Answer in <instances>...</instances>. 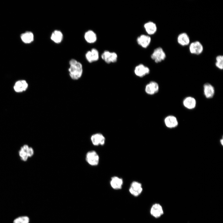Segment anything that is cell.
<instances>
[{"label":"cell","mask_w":223,"mask_h":223,"mask_svg":"<svg viewBox=\"0 0 223 223\" xmlns=\"http://www.w3.org/2000/svg\"><path fill=\"white\" fill-rule=\"evenodd\" d=\"M183 104L186 108L192 109L195 108L196 105V101L193 97L189 96L185 98L183 100Z\"/></svg>","instance_id":"cell-15"},{"label":"cell","mask_w":223,"mask_h":223,"mask_svg":"<svg viewBox=\"0 0 223 223\" xmlns=\"http://www.w3.org/2000/svg\"><path fill=\"white\" fill-rule=\"evenodd\" d=\"M63 38L62 32L59 30H55L52 33L50 36L51 40L56 43H59L62 41Z\"/></svg>","instance_id":"cell-21"},{"label":"cell","mask_w":223,"mask_h":223,"mask_svg":"<svg viewBox=\"0 0 223 223\" xmlns=\"http://www.w3.org/2000/svg\"><path fill=\"white\" fill-rule=\"evenodd\" d=\"M221 144L223 145V140H221Z\"/></svg>","instance_id":"cell-26"},{"label":"cell","mask_w":223,"mask_h":223,"mask_svg":"<svg viewBox=\"0 0 223 223\" xmlns=\"http://www.w3.org/2000/svg\"><path fill=\"white\" fill-rule=\"evenodd\" d=\"M215 89L210 84L206 83L203 85V93L206 98H212L215 94Z\"/></svg>","instance_id":"cell-13"},{"label":"cell","mask_w":223,"mask_h":223,"mask_svg":"<svg viewBox=\"0 0 223 223\" xmlns=\"http://www.w3.org/2000/svg\"><path fill=\"white\" fill-rule=\"evenodd\" d=\"M91 141L92 144L95 146L103 145L105 142V138L101 133H94L91 137Z\"/></svg>","instance_id":"cell-6"},{"label":"cell","mask_w":223,"mask_h":223,"mask_svg":"<svg viewBox=\"0 0 223 223\" xmlns=\"http://www.w3.org/2000/svg\"><path fill=\"white\" fill-rule=\"evenodd\" d=\"M151 58L156 63H159L165 59L166 55L163 49L158 47L154 50L151 55Z\"/></svg>","instance_id":"cell-3"},{"label":"cell","mask_w":223,"mask_h":223,"mask_svg":"<svg viewBox=\"0 0 223 223\" xmlns=\"http://www.w3.org/2000/svg\"><path fill=\"white\" fill-rule=\"evenodd\" d=\"M101 57L106 63L109 64L116 62L118 56L116 53L115 52L105 50L101 55Z\"/></svg>","instance_id":"cell-4"},{"label":"cell","mask_w":223,"mask_h":223,"mask_svg":"<svg viewBox=\"0 0 223 223\" xmlns=\"http://www.w3.org/2000/svg\"><path fill=\"white\" fill-rule=\"evenodd\" d=\"M159 89V85L156 82L151 81L146 85L145 90L147 94L152 95L157 93Z\"/></svg>","instance_id":"cell-9"},{"label":"cell","mask_w":223,"mask_h":223,"mask_svg":"<svg viewBox=\"0 0 223 223\" xmlns=\"http://www.w3.org/2000/svg\"><path fill=\"white\" fill-rule=\"evenodd\" d=\"M216 67L222 70L223 68V56L219 55L216 57L215 63Z\"/></svg>","instance_id":"cell-25"},{"label":"cell","mask_w":223,"mask_h":223,"mask_svg":"<svg viewBox=\"0 0 223 223\" xmlns=\"http://www.w3.org/2000/svg\"><path fill=\"white\" fill-rule=\"evenodd\" d=\"M28 86V84L25 81H20L15 83L14 86V89L16 92H22L26 89Z\"/></svg>","instance_id":"cell-22"},{"label":"cell","mask_w":223,"mask_h":223,"mask_svg":"<svg viewBox=\"0 0 223 223\" xmlns=\"http://www.w3.org/2000/svg\"><path fill=\"white\" fill-rule=\"evenodd\" d=\"M84 38L85 41L90 43H94L97 40V36L95 33L92 30L86 31L84 35Z\"/></svg>","instance_id":"cell-20"},{"label":"cell","mask_w":223,"mask_h":223,"mask_svg":"<svg viewBox=\"0 0 223 223\" xmlns=\"http://www.w3.org/2000/svg\"><path fill=\"white\" fill-rule=\"evenodd\" d=\"M29 146L27 144L22 146L19 151V155L21 160L23 161H27L29 158L28 151Z\"/></svg>","instance_id":"cell-18"},{"label":"cell","mask_w":223,"mask_h":223,"mask_svg":"<svg viewBox=\"0 0 223 223\" xmlns=\"http://www.w3.org/2000/svg\"><path fill=\"white\" fill-rule=\"evenodd\" d=\"M164 122L166 126L169 128L175 127L178 124L176 117L173 115L166 116L164 119Z\"/></svg>","instance_id":"cell-16"},{"label":"cell","mask_w":223,"mask_h":223,"mask_svg":"<svg viewBox=\"0 0 223 223\" xmlns=\"http://www.w3.org/2000/svg\"><path fill=\"white\" fill-rule=\"evenodd\" d=\"M144 26L146 31L148 35H153L156 32L157 26L153 22H147L144 24Z\"/></svg>","instance_id":"cell-17"},{"label":"cell","mask_w":223,"mask_h":223,"mask_svg":"<svg viewBox=\"0 0 223 223\" xmlns=\"http://www.w3.org/2000/svg\"><path fill=\"white\" fill-rule=\"evenodd\" d=\"M123 183V179L117 176H113L112 177L110 181L111 186L113 189L116 190L121 189Z\"/></svg>","instance_id":"cell-12"},{"label":"cell","mask_w":223,"mask_h":223,"mask_svg":"<svg viewBox=\"0 0 223 223\" xmlns=\"http://www.w3.org/2000/svg\"><path fill=\"white\" fill-rule=\"evenodd\" d=\"M87 61L90 63L97 61L99 59V55L98 50L95 48H93L88 51L85 55Z\"/></svg>","instance_id":"cell-10"},{"label":"cell","mask_w":223,"mask_h":223,"mask_svg":"<svg viewBox=\"0 0 223 223\" xmlns=\"http://www.w3.org/2000/svg\"><path fill=\"white\" fill-rule=\"evenodd\" d=\"M177 41L180 45L185 46L189 44L190 39L188 35L185 33L179 34L177 37Z\"/></svg>","instance_id":"cell-19"},{"label":"cell","mask_w":223,"mask_h":223,"mask_svg":"<svg viewBox=\"0 0 223 223\" xmlns=\"http://www.w3.org/2000/svg\"><path fill=\"white\" fill-rule=\"evenodd\" d=\"M151 39L150 36L144 34L141 35L137 39L138 44L143 48H146L151 42Z\"/></svg>","instance_id":"cell-11"},{"label":"cell","mask_w":223,"mask_h":223,"mask_svg":"<svg viewBox=\"0 0 223 223\" xmlns=\"http://www.w3.org/2000/svg\"><path fill=\"white\" fill-rule=\"evenodd\" d=\"M29 217L27 216H19L13 220L12 223H29Z\"/></svg>","instance_id":"cell-24"},{"label":"cell","mask_w":223,"mask_h":223,"mask_svg":"<svg viewBox=\"0 0 223 223\" xmlns=\"http://www.w3.org/2000/svg\"><path fill=\"white\" fill-rule=\"evenodd\" d=\"M150 213L151 215L155 218L159 217L163 214L161 206L158 203L153 204L151 207Z\"/></svg>","instance_id":"cell-14"},{"label":"cell","mask_w":223,"mask_h":223,"mask_svg":"<svg viewBox=\"0 0 223 223\" xmlns=\"http://www.w3.org/2000/svg\"><path fill=\"white\" fill-rule=\"evenodd\" d=\"M21 38L24 42L29 43L33 41L34 36L32 32H27L22 34L21 36Z\"/></svg>","instance_id":"cell-23"},{"label":"cell","mask_w":223,"mask_h":223,"mask_svg":"<svg viewBox=\"0 0 223 223\" xmlns=\"http://www.w3.org/2000/svg\"><path fill=\"white\" fill-rule=\"evenodd\" d=\"M150 72L149 68L142 64L137 65L134 70V72L135 75L141 77H144L149 74Z\"/></svg>","instance_id":"cell-8"},{"label":"cell","mask_w":223,"mask_h":223,"mask_svg":"<svg viewBox=\"0 0 223 223\" xmlns=\"http://www.w3.org/2000/svg\"><path fill=\"white\" fill-rule=\"evenodd\" d=\"M129 190L133 195L136 197L138 196L142 191V184L138 182L133 181L131 183Z\"/></svg>","instance_id":"cell-5"},{"label":"cell","mask_w":223,"mask_h":223,"mask_svg":"<svg viewBox=\"0 0 223 223\" xmlns=\"http://www.w3.org/2000/svg\"><path fill=\"white\" fill-rule=\"evenodd\" d=\"M189 49L192 54L199 55L203 52V48L202 44L199 41H196L191 43Z\"/></svg>","instance_id":"cell-7"},{"label":"cell","mask_w":223,"mask_h":223,"mask_svg":"<svg viewBox=\"0 0 223 223\" xmlns=\"http://www.w3.org/2000/svg\"><path fill=\"white\" fill-rule=\"evenodd\" d=\"M85 160L90 165L96 166L99 164V157L96 151H91L86 153Z\"/></svg>","instance_id":"cell-2"},{"label":"cell","mask_w":223,"mask_h":223,"mask_svg":"<svg viewBox=\"0 0 223 223\" xmlns=\"http://www.w3.org/2000/svg\"><path fill=\"white\" fill-rule=\"evenodd\" d=\"M69 64L68 71L70 78L74 80L79 79L83 72L82 64L75 59H72L69 61Z\"/></svg>","instance_id":"cell-1"}]
</instances>
